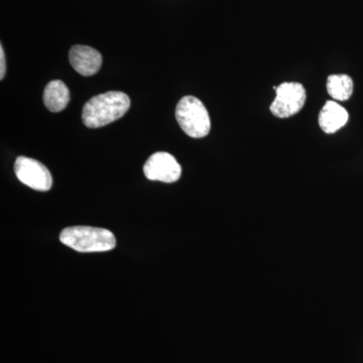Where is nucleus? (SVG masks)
<instances>
[{
	"mask_svg": "<svg viewBox=\"0 0 363 363\" xmlns=\"http://www.w3.org/2000/svg\"><path fill=\"white\" fill-rule=\"evenodd\" d=\"M70 101V91L61 80H52L44 91L45 107L51 112H61Z\"/></svg>",
	"mask_w": 363,
	"mask_h": 363,
	"instance_id": "1a4fd4ad",
	"label": "nucleus"
},
{
	"mask_svg": "<svg viewBox=\"0 0 363 363\" xmlns=\"http://www.w3.org/2000/svg\"><path fill=\"white\" fill-rule=\"evenodd\" d=\"M348 121V112L335 101H327L319 114V125L324 133H334Z\"/></svg>",
	"mask_w": 363,
	"mask_h": 363,
	"instance_id": "6e6552de",
	"label": "nucleus"
},
{
	"mask_svg": "<svg viewBox=\"0 0 363 363\" xmlns=\"http://www.w3.org/2000/svg\"><path fill=\"white\" fill-rule=\"evenodd\" d=\"M276 99L271 105V111L279 118H288L297 114L304 107L306 90L297 82H285L277 87Z\"/></svg>",
	"mask_w": 363,
	"mask_h": 363,
	"instance_id": "20e7f679",
	"label": "nucleus"
},
{
	"mask_svg": "<svg viewBox=\"0 0 363 363\" xmlns=\"http://www.w3.org/2000/svg\"><path fill=\"white\" fill-rule=\"evenodd\" d=\"M327 91L333 99L346 101L353 93L352 79L345 74L329 76L327 79Z\"/></svg>",
	"mask_w": 363,
	"mask_h": 363,
	"instance_id": "9d476101",
	"label": "nucleus"
},
{
	"mask_svg": "<svg viewBox=\"0 0 363 363\" xmlns=\"http://www.w3.org/2000/svg\"><path fill=\"white\" fill-rule=\"evenodd\" d=\"M130 107V97L121 91L96 95L83 107V123L89 128H102L121 118Z\"/></svg>",
	"mask_w": 363,
	"mask_h": 363,
	"instance_id": "f257e3e1",
	"label": "nucleus"
},
{
	"mask_svg": "<svg viewBox=\"0 0 363 363\" xmlns=\"http://www.w3.org/2000/svg\"><path fill=\"white\" fill-rule=\"evenodd\" d=\"M143 173L150 181L174 183L180 179L182 168L175 157L166 152H155L143 166Z\"/></svg>",
	"mask_w": 363,
	"mask_h": 363,
	"instance_id": "423d86ee",
	"label": "nucleus"
},
{
	"mask_svg": "<svg viewBox=\"0 0 363 363\" xmlns=\"http://www.w3.org/2000/svg\"><path fill=\"white\" fill-rule=\"evenodd\" d=\"M14 173L21 183L33 190L47 192L52 188L51 173L47 167L37 160L18 157L14 162Z\"/></svg>",
	"mask_w": 363,
	"mask_h": 363,
	"instance_id": "39448f33",
	"label": "nucleus"
},
{
	"mask_svg": "<svg viewBox=\"0 0 363 363\" xmlns=\"http://www.w3.org/2000/svg\"><path fill=\"white\" fill-rule=\"evenodd\" d=\"M6 55H4V48L0 45V79H4L6 75Z\"/></svg>",
	"mask_w": 363,
	"mask_h": 363,
	"instance_id": "9b49d317",
	"label": "nucleus"
},
{
	"mask_svg": "<svg viewBox=\"0 0 363 363\" xmlns=\"http://www.w3.org/2000/svg\"><path fill=\"white\" fill-rule=\"evenodd\" d=\"M69 60L76 72L83 76H92L102 66V56L97 50L88 45H74L69 52Z\"/></svg>",
	"mask_w": 363,
	"mask_h": 363,
	"instance_id": "0eeeda50",
	"label": "nucleus"
},
{
	"mask_svg": "<svg viewBox=\"0 0 363 363\" xmlns=\"http://www.w3.org/2000/svg\"><path fill=\"white\" fill-rule=\"evenodd\" d=\"M60 240L78 252H104L116 247L111 231L92 226L67 227L60 233Z\"/></svg>",
	"mask_w": 363,
	"mask_h": 363,
	"instance_id": "f03ea898",
	"label": "nucleus"
},
{
	"mask_svg": "<svg viewBox=\"0 0 363 363\" xmlns=\"http://www.w3.org/2000/svg\"><path fill=\"white\" fill-rule=\"evenodd\" d=\"M176 118L184 133L191 138H202L209 135L211 128L209 114L198 98H182L176 107Z\"/></svg>",
	"mask_w": 363,
	"mask_h": 363,
	"instance_id": "7ed1b4c3",
	"label": "nucleus"
}]
</instances>
